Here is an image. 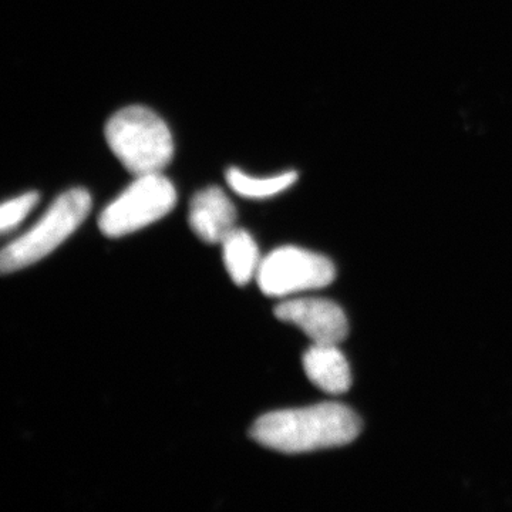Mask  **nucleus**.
<instances>
[{"label": "nucleus", "mask_w": 512, "mask_h": 512, "mask_svg": "<svg viewBox=\"0 0 512 512\" xmlns=\"http://www.w3.org/2000/svg\"><path fill=\"white\" fill-rule=\"evenodd\" d=\"M37 202H39L37 192H26V194L19 195L13 200L3 202L2 210H0V231H2V234L6 235L18 227L20 222L25 220L30 211L36 207Z\"/></svg>", "instance_id": "obj_11"}, {"label": "nucleus", "mask_w": 512, "mask_h": 512, "mask_svg": "<svg viewBox=\"0 0 512 512\" xmlns=\"http://www.w3.org/2000/svg\"><path fill=\"white\" fill-rule=\"evenodd\" d=\"M362 431L355 412L339 403L265 414L255 421L251 437L256 443L285 454L335 448L352 443Z\"/></svg>", "instance_id": "obj_1"}, {"label": "nucleus", "mask_w": 512, "mask_h": 512, "mask_svg": "<svg viewBox=\"0 0 512 512\" xmlns=\"http://www.w3.org/2000/svg\"><path fill=\"white\" fill-rule=\"evenodd\" d=\"M336 269L326 256L296 247L275 249L262 259L256 282L269 298L325 288L335 281Z\"/></svg>", "instance_id": "obj_5"}, {"label": "nucleus", "mask_w": 512, "mask_h": 512, "mask_svg": "<svg viewBox=\"0 0 512 512\" xmlns=\"http://www.w3.org/2000/svg\"><path fill=\"white\" fill-rule=\"evenodd\" d=\"M177 191L163 174L138 175L136 180L101 212L99 228L106 237L133 234L164 218L175 207Z\"/></svg>", "instance_id": "obj_4"}, {"label": "nucleus", "mask_w": 512, "mask_h": 512, "mask_svg": "<svg viewBox=\"0 0 512 512\" xmlns=\"http://www.w3.org/2000/svg\"><path fill=\"white\" fill-rule=\"evenodd\" d=\"M221 245L225 268L235 284L244 286L256 278L262 261L255 239L245 229L235 228Z\"/></svg>", "instance_id": "obj_9"}, {"label": "nucleus", "mask_w": 512, "mask_h": 512, "mask_svg": "<svg viewBox=\"0 0 512 512\" xmlns=\"http://www.w3.org/2000/svg\"><path fill=\"white\" fill-rule=\"evenodd\" d=\"M188 221L201 241L221 244L229 232L237 228V211L221 188L208 187L192 198Z\"/></svg>", "instance_id": "obj_7"}, {"label": "nucleus", "mask_w": 512, "mask_h": 512, "mask_svg": "<svg viewBox=\"0 0 512 512\" xmlns=\"http://www.w3.org/2000/svg\"><path fill=\"white\" fill-rule=\"evenodd\" d=\"M276 318L303 330L313 343L339 345L349 332L342 308L328 299L296 298L279 303Z\"/></svg>", "instance_id": "obj_6"}, {"label": "nucleus", "mask_w": 512, "mask_h": 512, "mask_svg": "<svg viewBox=\"0 0 512 512\" xmlns=\"http://www.w3.org/2000/svg\"><path fill=\"white\" fill-rule=\"evenodd\" d=\"M92 208V197L83 188L60 195L46 214L22 237L3 248L0 271L12 274L52 254L82 225Z\"/></svg>", "instance_id": "obj_3"}, {"label": "nucleus", "mask_w": 512, "mask_h": 512, "mask_svg": "<svg viewBox=\"0 0 512 512\" xmlns=\"http://www.w3.org/2000/svg\"><path fill=\"white\" fill-rule=\"evenodd\" d=\"M303 369L316 387L329 394L348 392L352 384L348 360L338 345L315 343L303 355Z\"/></svg>", "instance_id": "obj_8"}, {"label": "nucleus", "mask_w": 512, "mask_h": 512, "mask_svg": "<svg viewBox=\"0 0 512 512\" xmlns=\"http://www.w3.org/2000/svg\"><path fill=\"white\" fill-rule=\"evenodd\" d=\"M227 181L232 191L237 192L241 197L265 200L291 188L298 181V174L295 171H288L274 177L262 178L242 173L238 168H231L227 173Z\"/></svg>", "instance_id": "obj_10"}, {"label": "nucleus", "mask_w": 512, "mask_h": 512, "mask_svg": "<svg viewBox=\"0 0 512 512\" xmlns=\"http://www.w3.org/2000/svg\"><path fill=\"white\" fill-rule=\"evenodd\" d=\"M106 140L114 156L131 174L161 173L174 156L170 128L153 110L130 106L107 121Z\"/></svg>", "instance_id": "obj_2"}]
</instances>
